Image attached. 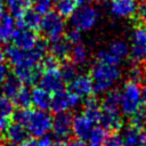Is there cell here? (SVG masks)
I'll return each instance as SVG.
<instances>
[{
  "label": "cell",
  "mask_w": 146,
  "mask_h": 146,
  "mask_svg": "<svg viewBox=\"0 0 146 146\" xmlns=\"http://www.w3.org/2000/svg\"><path fill=\"white\" fill-rule=\"evenodd\" d=\"M89 76L92 82V91L95 94H103L110 90L120 76L117 65H106L96 62L90 68Z\"/></svg>",
  "instance_id": "obj_1"
},
{
  "label": "cell",
  "mask_w": 146,
  "mask_h": 146,
  "mask_svg": "<svg viewBox=\"0 0 146 146\" xmlns=\"http://www.w3.org/2000/svg\"><path fill=\"white\" fill-rule=\"evenodd\" d=\"M141 106L140 88L138 83L128 81L123 86L120 98V111L125 116H131Z\"/></svg>",
  "instance_id": "obj_2"
},
{
  "label": "cell",
  "mask_w": 146,
  "mask_h": 146,
  "mask_svg": "<svg viewBox=\"0 0 146 146\" xmlns=\"http://www.w3.org/2000/svg\"><path fill=\"white\" fill-rule=\"evenodd\" d=\"M52 117L46 111L40 110H31L27 121L25 123V128L33 138H39L43 135H47L51 129Z\"/></svg>",
  "instance_id": "obj_3"
},
{
  "label": "cell",
  "mask_w": 146,
  "mask_h": 146,
  "mask_svg": "<svg viewBox=\"0 0 146 146\" xmlns=\"http://www.w3.org/2000/svg\"><path fill=\"white\" fill-rule=\"evenodd\" d=\"M39 30L43 35V39H46L48 42L62 38L65 30L63 17H60L56 11L51 10L42 17Z\"/></svg>",
  "instance_id": "obj_4"
},
{
  "label": "cell",
  "mask_w": 146,
  "mask_h": 146,
  "mask_svg": "<svg viewBox=\"0 0 146 146\" xmlns=\"http://www.w3.org/2000/svg\"><path fill=\"white\" fill-rule=\"evenodd\" d=\"M130 59L132 64H146V26L135 25L131 38Z\"/></svg>",
  "instance_id": "obj_5"
},
{
  "label": "cell",
  "mask_w": 146,
  "mask_h": 146,
  "mask_svg": "<svg viewBox=\"0 0 146 146\" xmlns=\"http://www.w3.org/2000/svg\"><path fill=\"white\" fill-rule=\"evenodd\" d=\"M70 17H71V25L74 29L79 30L80 32L88 31L96 24L98 19V11L92 6L83 5L80 6L78 9H75Z\"/></svg>",
  "instance_id": "obj_6"
},
{
  "label": "cell",
  "mask_w": 146,
  "mask_h": 146,
  "mask_svg": "<svg viewBox=\"0 0 146 146\" xmlns=\"http://www.w3.org/2000/svg\"><path fill=\"white\" fill-rule=\"evenodd\" d=\"M80 97L68 90H60L52 95L50 103V111L54 114L66 112L70 108H73L80 104Z\"/></svg>",
  "instance_id": "obj_7"
},
{
  "label": "cell",
  "mask_w": 146,
  "mask_h": 146,
  "mask_svg": "<svg viewBox=\"0 0 146 146\" xmlns=\"http://www.w3.org/2000/svg\"><path fill=\"white\" fill-rule=\"evenodd\" d=\"M39 87L44 89L50 94H56L60 90H64V80L59 70L42 71L39 78Z\"/></svg>",
  "instance_id": "obj_8"
},
{
  "label": "cell",
  "mask_w": 146,
  "mask_h": 146,
  "mask_svg": "<svg viewBox=\"0 0 146 146\" xmlns=\"http://www.w3.org/2000/svg\"><path fill=\"white\" fill-rule=\"evenodd\" d=\"M11 40H13L14 46L27 51V50H31L35 46L36 41L39 40V35L36 31H33V30H30L23 26H18L15 30L11 36Z\"/></svg>",
  "instance_id": "obj_9"
},
{
  "label": "cell",
  "mask_w": 146,
  "mask_h": 146,
  "mask_svg": "<svg viewBox=\"0 0 146 146\" xmlns=\"http://www.w3.org/2000/svg\"><path fill=\"white\" fill-rule=\"evenodd\" d=\"M72 121H73V115L70 112H62L55 114L52 117V132L54 135L60 140L63 138H66L70 132L72 131Z\"/></svg>",
  "instance_id": "obj_10"
},
{
  "label": "cell",
  "mask_w": 146,
  "mask_h": 146,
  "mask_svg": "<svg viewBox=\"0 0 146 146\" xmlns=\"http://www.w3.org/2000/svg\"><path fill=\"white\" fill-rule=\"evenodd\" d=\"M67 90L81 97H89L92 95V82L89 75H76L70 83H67Z\"/></svg>",
  "instance_id": "obj_11"
},
{
  "label": "cell",
  "mask_w": 146,
  "mask_h": 146,
  "mask_svg": "<svg viewBox=\"0 0 146 146\" xmlns=\"http://www.w3.org/2000/svg\"><path fill=\"white\" fill-rule=\"evenodd\" d=\"M92 122L88 120L83 114H79L73 116L72 121V132L75 138L86 140L89 138L92 131Z\"/></svg>",
  "instance_id": "obj_12"
},
{
  "label": "cell",
  "mask_w": 146,
  "mask_h": 146,
  "mask_svg": "<svg viewBox=\"0 0 146 146\" xmlns=\"http://www.w3.org/2000/svg\"><path fill=\"white\" fill-rule=\"evenodd\" d=\"M99 123L103 129L107 132H116L122 128V120L120 112H111V111H102V115L99 119Z\"/></svg>",
  "instance_id": "obj_13"
},
{
  "label": "cell",
  "mask_w": 146,
  "mask_h": 146,
  "mask_svg": "<svg viewBox=\"0 0 146 146\" xmlns=\"http://www.w3.org/2000/svg\"><path fill=\"white\" fill-rule=\"evenodd\" d=\"M136 7V0H112L111 13L117 17H130L133 16Z\"/></svg>",
  "instance_id": "obj_14"
},
{
  "label": "cell",
  "mask_w": 146,
  "mask_h": 146,
  "mask_svg": "<svg viewBox=\"0 0 146 146\" xmlns=\"http://www.w3.org/2000/svg\"><path fill=\"white\" fill-rule=\"evenodd\" d=\"M83 115L88 120H90L92 123L99 122V119L102 115V106L97 97L92 95L87 97L83 105Z\"/></svg>",
  "instance_id": "obj_15"
},
{
  "label": "cell",
  "mask_w": 146,
  "mask_h": 146,
  "mask_svg": "<svg viewBox=\"0 0 146 146\" xmlns=\"http://www.w3.org/2000/svg\"><path fill=\"white\" fill-rule=\"evenodd\" d=\"M51 97L52 95L44 89L40 87H34L31 90V99L32 104L36 110L40 111H46L50 108V103H51Z\"/></svg>",
  "instance_id": "obj_16"
},
{
  "label": "cell",
  "mask_w": 146,
  "mask_h": 146,
  "mask_svg": "<svg viewBox=\"0 0 146 146\" xmlns=\"http://www.w3.org/2000/svg\"><path fill=\"white\" fill-rule=\"evenodd\" d=\"M29 136V132L26 128L18 123H10L6 130V139L11 145H18L22 141H24Z\"/></svg>",
  "instance_id": "obj_17"
},
{
  "label": "cell",
  "mask_w": 146,
  "mask_h": 146,
  "mask_svg": "<svg viewBox=\"0 0 146 146\" xmlns=\"http://www.w3.org/2000/svg\"><path fill=\"white\" fill-rule=\"evenodd\" d=\"M48 49L50 50V54L57 57L60 62L68 59L70 51H71V44L65 40V38H59L55 41H51L48 43Z\"/></svg>",
  "instance_id": "obj_18"
},
{
  "label": "cell",
  "mask_w": 146,
  "mask_h": 146,
  "mask_svg": "<svg viewBox=\"0 0 146 146\" xmlns=\"http://www.w3.org/2000/svg\"><path fill=\"white\" fill-rule=\"evenodd\" d=\"M22 87H23L22 81L16 75L11 74V75H8L5 79V81L2 82L1 92L5 95L6 98H8L9 100L13 102V99L16 97V95L22 89Z\"/></svg>",
  "instance_id": "obj_19"
},
{
  "label": "cell",
  "mask_w": 146,
  "mask_h": 146,
  "mask_svg": "<svg viewBox=\"0 0 146 146\" xmlns=\"http://www.w3.org/2000/svg\"><path fill=\"white\" fill-rule=\"evenodd\" d=\"M120 98H121V91L119 89H111L106 91L100 103L102 111L120 112Z\"/></svg>",
  "instance_id": "obj_20"
},
{
  "label": "cell",
  "mask_w": 146,
  "mask_h": 146,
  "mask_svg": "<svg viewBox=\"0 0 146 146\" xmlns=\"http://www.w3.org/2000/svg\"><path fill=\"white\" fill-rule=\"evenodd\" d=\"M41 19H42L41 15H39L33 9H27L23 14V16L19 19H17V26H23V27L36 31L40 27Z\"/></svg>",
  "instance_id": "obj_21"
},
{
  "label": "cell",
  "mask_w": 146,
  "mask_h": 146,
  "mask_svg": "<svg viewBox=\"0 0 146 146\" xmlns=\"http://www.w3.org/2000/svg\"><path fill=\"white\" fill-rule=\"evenodd\" d=\"M16 30V23L14 17L8 14H5L3 17L0 19V42L5 43L11 40V36Z\"/></svg>",
  "instance_id": "obj_22"
},
{
  "label": "cell",
  "mask_w": 146,
  "mask_h": 146,
  "mask_svg": "<svg viewBox=\"0 0 146 146\" xmlns=\"http://www.w3.org/2000/svg\"><path fill=\"white\" fill-rule=\"evenodd\" d=\"M32 5V0H6V6L10 13L11 17L19 19L23 14L30 9Z\"/></svg>",
  "instance_id": "obj_23"
},
{
  "label": "cell",
  "mask_w": 146,
  "mask_h": 146,
  "mask_svg": "<svg viewBox=\"0 0 146 146\" xmlns=\"http://www.w3.org/2000/svg\"><path fill=\"white\" fill-rule=\"evenodd\" d=\"M140 132L129 124L120 135L123 146H140Z\"/></svg>",
  "instance_id": "obj_24"
},
{
  "label": "cell",
  "mask_w": 146,
  "mask_h": 146,
  "mask_svg": "<svg viewBox=\"0 0 146 146\" xmlns=\"http://www.w3.org/2000/svg\"><path fill=\"white\" fill-rule=\"evenodd\" d=\"M76 0H55L56 13L60 17H70L76 9Z\"/></svg>",
  "instance_id": "obj_25"
},
{
  "label": "cell",
  "mask_w": 146,
  "mask_h": 146,
  "mask_svg": "<svg viewBox=\"0 0 146 146\" xmlns=\"http://www.w3.org/2000/svg\"><path fill=\"white\" fill-rule=\"evenodd\" d=\"M87 57H88V52H87V49L84 48V46L79 43V44H74L73 48H71L68 59L76 66L83 65L87 60Z\"/></svg>",
  "instance_id": "obj_26"
},
{
  "label": "cell",
  "mask_w": 146,
  "mask_h": 146,
  "mask_svg": "<svg viewBox=\"0 0 146 146\" xmlns=\"http://www.w3.org/2000/svg\"><path fill=\"white\" fill-rule=\"evenodd\" d=\"M112 56H114L119 62H121V59L125 58L129 54V49H128V44L124 41L121 40H115L113 41L110 46H108V50H107Z\"/></svg>",
  "instance_id": "obj_27"
},
{
  "label": "cell",
  "mask_w": 146,
  "mask_h": 146,
  "mask_svg": "<svg viewBox=\"0 0 146 146\" xmlns=\"http://www.w3.org/2000/svg\"><path fill=\"white\" fill-rule=\"evenodd\" d=\"M13 104L17 106V108H30V106L32 105L31 91L23 86L22 89L16 95V97L13 99Z\"/></svg>",
  "instance_id": "obj_28"
},
{
  "label": "cell",
  "mask_w": 146,
  "mask_h": 146,
  "mask_svg": "<svg viewBox=\"0 0 146 146\" xmlns=\"http://www.w3.org/2000/svg\"><path fill=\"white\" fill-rule=\"evenodd\" d=\"M130 125L143 131L146 129V106H140L131 116H130Z\"/></svg>",
  "instance_id": "obj_29"
},
{
  "label": "cell",
  "mask_w": 146,
  "mask_h": 146,
  "mask_svg": "<svg viewBox=\"0 0 146 146\" xmlns=\"http://www.w3.org/2000/svg\"><path fill=\"white\" fill-rule=\"evenodd\" d=\"M107 136L108 132L102 127L94 128L88 138V146H104Z\"/></svg>",
  "instance_id": "obj_30"
},
{
  "label": "cell",
  "mask_w": 146,
  "mask_h": 146,
  "mask_svg": "<svg viewBox=\"0 0 146 146\" xmlns=\"http://www.w3.org/2000/svg\"><path fill=\"white\" fill-rule=\"evenodd\" d=\"M60 74L63 76V80L65 83H70L76 75H78V71H76V65L73 64L70 59H65L63 60V63L60 64Z\"/></svg>",
  "instance_id": "obj_31"
},
{
  "label": "cell",
  "mask_w": 146,
  "mask_h": 146,
  "mask_svg": "<svg viewBox=\"0 0 146 146\" xmlns=\"http://www.w3.org/2000/svg\"><path fill=\"white\" fill-rule=\"evenodd\" d=\"M55 5V0H32V9L39 15L44 16L50 13Z\"/></svg>",
  "instance_id": "obj_32"
},
{
  "label": "cell",
  "mask_w": 146,
  "mask_h": 146,
  "mask_svg": "<svg viewBox=\"0 0 146 146\" xmlns=\"http://www.w3.org/2000/svg\"><path fill=\"white\" fill-rule=\"evenodd\" d=\"M62 62L55 57L54 55H44L40 62V67L42 71H50V70H59Z\"/></svg>",
  "instance_id": "obj_33"
},
{
  "label": "cell",
  "mask_w": 146,
  "mask_h": 146,
  "mask_svg": "<svg viewBox=\"0 0 146 146\" xmlns=\"http://www.w3.org/2000/svg\"><path fill=\"white\" fill-rule=\"evenodd\" d=\"M135 25H145L146 26V0H139L137 2L136 11L133 14Z\"/></svg>",
  "instance_id": "obj_34"
},
{
  "label": "cell",
  "mask_w": 146,
  "mask_h": 146,
  "mask_svg": "<svg viewBox=\"0 0 146 146\" xmlns=\"http://www.w3.org/2000/svg\"><path fill=\"white\" fill-rule=\"evenodd\" d=\"M14 112V104L6 97L0 98V119L9 117L11 119V114Z\"/></svg>",
  "instance_id": "obj_35"
},
{
  "label": "cell",
  "mask_w": 146,
  "mask_h": 146,
  "mask_svg": "<svg viewBox=\"0 0 146 146\" xmlns=\"http://www.w3.org/2000/svg\"><path fill=\"white\" fill-rule=\"evenodd\" d=\"M30 108H17L11 114V120L15 122V123H18V124H22L25 127V123L27 121V117H29V114H30Z\"/></svg>",
  "instance_id": "obj_36"
},
{
  "label": "cell",
  "mask_w": 146,
  "mask_h": 146,
  "mask_svg": "<svg viewBox=\"0 0 146 146\" xmlns=\"http://www.w3.org/2000/svg\"><path fill=\"white\" fill-rule=\"evenodd\" d=\"M64 38H65V40H66L71 46L79 44L80 41H81V33H80L79 30L72 27L71 30L65 31V33H64Z\"/></svg>",
  "instance_id": "obj_37"
},
{
  "label": "cell",
  "mask_w": 146,
  "mask_h": 146,
  "mask_svg": "<svg viewBox=\"0 0 146 146\" xmlns=\"http://www.w3.org/2000/svg\"><path fill=\"white\" fill-rule=\"evenodd\" d=\"M96 62H99V63H103V64H106V65H117L120 63L108 51H99L96 56Z\"/></svg>",
  "instance_id": "obj_38"
},
{
  "label": "cell",
  "mask_w": 146,
  "mask_h": 146,
  "mask_svg": "<svg viewBox=\"0 0 146 146\" xmlns=\"http://www.w3.org/2000/svg\"><path fill=\"white\" fill-rule=\"evenodd\" d=\"M141 75H143L141 65L132 64V66L129 71V81L135 82V83H139L141 81Z\"/></svg>",
  "instance_id": "obj_39"
},
{
  "label": "cell",
  "mask_w": 146,
  "mask_h": 146,
  "mask_svg": "<svg viewBox=\"0 0 146 146\" xmlns=\"http://www.w3.org/2000/svg\"><path fill=\"white\" fill-rule=\"evenodd\" d=\"M104 146H123V144H122V139H121L120 135L113 132L112 135L107 136Z\"/></svg>",
  "instance_id": "obj_40"
},
{
  "label": "cell",
  "mask_w": 146,
  "mask_h": 146,
  "mask_svg": "<svg viewBox=\"0 0 146 146\" xmlns=\"http://www.w3.org/2000/svg\"><path fill=\"white\" fill-rule=\"evenodd\" d=\"M52 138L49 135H43L38 138L36 140V146H51L52 145Z\"/></svg>",
  "instance_id": "obj_41"
},
{
  "label": "cell",
  "mask_w": 146,
  "mask_h": 146,
  "mask_svg": "<svg viewBox=\"0 0 146 146\" xmlns=\"http://www.w3.org/2000/svg\"><path fill=\"white\" fill-rule=\"evenodd\" d=\"M66 146H87V145L84 144V140H81L74 137L66 143Z\"/></svg>",
  "instance_id": "obj_42"
},
{
  "label": "cell",
  "mask_w": 146,
  "mask_h": 146,
  "mask_svg": "<svg viewBox=\"0 0 146 146\" xmlns=\"http://www.w3.org/2000/svg\"><path fill=\"white\" fill-rule=\"evenodd\" d=\"M8 76V68L6 65L0 64V83L5 81V79Z\"/></svg>",
  "instance_id": "obj_43"
},
{
  "label": "cell",
  "mask_w": 146,
  "mask_h": 146,
  "mask_svg": "<svg viewBox=\"0 0 146 146\" xmlns=\"http://www.w3.org/2000/svg\"><path fill=\"white\" fill-rule=\"evenodd\" d=\"M17 146H36V140L33 138H26L24 141H22Z\"/></svg>",
  "instance_id": "obj_44"
},
{
  "label": "cell",
  "mask_w": 146,
  "mask_h": 146,
  "mask_svg": "<svg viewBox=\"0 0 146 146\" xmlns=\"http://www.w3.org/2000/svg\"><path fill=\"white\" fill-rule=\"evenodd\" d=\"M140 100L144 106H146V84H144L140 89Z\"/></svg>",
  "instance_id": "obj_45"
},
{
  "label": "cell",
  "mask_w": 146,
  "mask_h": 146,
  "mask_svg": "<svg viewBox=\"0 0 146 146\" xmlns=\"http://www.w3.org/2000/svg\"><path fill=\"white\" fill-rule=\"evenodd\" d=\"M106 1H108V0H76V3L79 6H83L89 2H106Z\"/></svg>",
  "instance_id": "obj_46"
},
{
  "label": "cell",
  "mask_w": 146,
  "mask_h": 146,
  "mask_svg": "<svg viewBox=\"0 0 146 146\" xmlns=\"http://www.w3.org/2000/svg\"><path fill=\"white\" fill-rule=\"evenodd\" d=\"M140 146H146V129L140 132Z\"/></svg>",
  "instance_id": "obj_47"
},
{
  "label": "cell",
  "mask_w": 146,
  "mask_h": 146,
  "mask_svg": "<svg viewBox=\"0 0 146 146\" xmlns=\"http://www.w3.org/2000/svg\"><path fill=\"white\" fill-rule=\"evenodd\" d=\"M141 70H143V75H141V81L144 82V84H146V64L141 65Z\"/></svg>",
  "instance_id": "obj_48"
},
{
  "label": "cell",
  "mask_w": 146,
  "mask_h": 146,
  "mask_svg": "<svg viewBox=\"0 0 146 146\" xmlns=\"http://www.w3.org/2000/svg\"><path fill=\"white\" fill-rule=\"evenodd\" d=\"M5 59H6V54H5V50L2 49V47L0 46V64H2Z\"/></svg>",
  "instance_id": "obj_49"
},
{
  "label": "cell",
  "mask_w": 146,
  "mask_h": 146,
  "mask_svg": "<svg viewBox=\"0 0 146 146\" xmlns=\"http://www.w3.org/2000/svg\"><path fill=\"white\" fill-rule=\"evenodd\" d=\"M5 15V3L2 0H0V19L3 17Z\"/></svg>",
  "instance_id": "obj_50"
},
{
  "label": "cell",
  "mask_w": 146,
  "mask_h": 146,
  "mask_svg": "<svg viewBox=\"0 0 146 146\" xmlns=\"http://www.w3.org/2000/svg\"><path fill=\"white\" fill-rule=\"evenodd\" d=\"M51 146H66V144H65V143H63L62 140H57V141L52 143V145H51Z\"/></svg>",
  "instance_id": "obj_51"
},
{
  "label": "cell",
  "mask_w": 146,
  "mask_h": 146,
  "mask_svg": "<svg viewBox=\"0 0 146 146\" xmlns=\"http://www.w3.org/2000/svg\"><path fill=\"white\" fill-rule=\"evenodd\" d=\"M2 144H3V141H2V139H1V137H0V146H2Z\"/></svg>",
  "instance_id": "obj_52"
},
{
  "label": "cell",
  "mask_w": 146,
  "mask_h": 146,
  "mask_svg": "<svg viewBox=\"0 0 146 146\" xmlns=\"http://www.w3.org/2000/svg\"><path fill=\"white\" fill-rule=\"evenodd\" d=\"M1 95H2V92H1V89H0V98H1Z\"/></svg>",
  "instance_id": "obj_53"
}]
</instances>
